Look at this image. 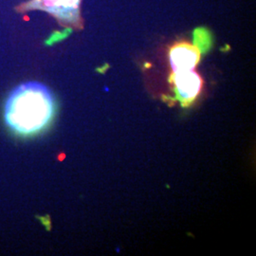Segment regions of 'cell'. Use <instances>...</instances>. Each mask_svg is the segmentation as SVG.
I'll return each instance as SVG.
<instances>
[{"instance_id":"obj_1","label":"cell","mask_w":256,"mask_h":256,"mask_svg":"<svg viewBox=\"0 0 256 256\" xmlns=\"http://www.w3.org/2000/svg\"><path fill=\"white\" fill-rule=\"evenodd\" d=\"M55 103L50 90L38 82L16 86L5 104L4 119L9 129L20 137H32L51 123Z\"/></svg>"},{"instance_id":"obj_2","label":"cell","mask_w":256,"mask_h":256,"mask_svg":"<svg viewBox=\"0 0 256 256\" xmlns=\"http://www.w3.org/2000/svg\"><path fill=\"white\" fill-rule=\"evenodd\" d=\"M81 0H32L22 6V11L40 9L54 16L64 26L78 27Z\"/></svg>"},{"instance_id":"obj_3","label":"cell","mask_w":256,"mask_h":256,"mask_svg":"<svg viewBox=\"0 0 256 256\" xmlns=\"http://www.w3.org/2000/svg\"><path fill=\"white\" fill-rule=\"evenodd\" d=\"M171 82L182 105H189L194 102L203 88V80L195 69L173 72Z\"/></svg>"},{"instance_id":"obj_4","label":"cell","mask_w":256,"mask_h":256,"mask_svg":"<svg viewBox=\"0 0 256 256\" xmlns=\"http://www.w3.org/2000/svg\"><path fill=\"white\" fill-rule=\"evenodd\" d=\"M200 60V51L189 43L174 46L169 52V62L173 72L194 70Z\"/></svg>"}]
</instances>
